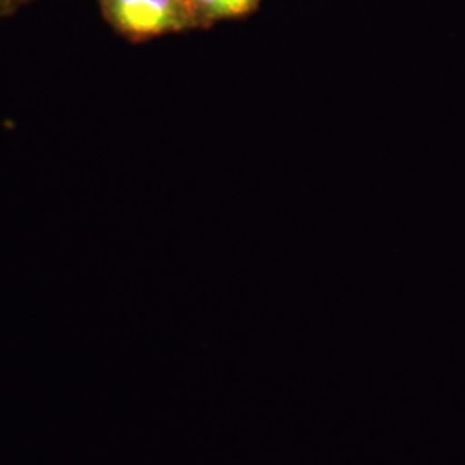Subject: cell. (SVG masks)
Returning a JSON list of instances; mask_svg holds the SVG:
<instances>
[{
  "label": "cell",
  "instance_id": "2",
  "mask_svg": "<svg viewBox=\"0 0 465 465\" xmlns=\"http://www.w3.org/2000/svg\"><path fill=\"white\" fill-rule=\"evenodd\" d=\"M197 17L202 19H230L243 16L259 4V0H190Z\"/></svg>",
  "mask_w": 465,
  "mask_h": 465
},
{
  "label": "cell",
  "instance_id": "1",
  "mask_svg": "<svg viewBox=\"0 0 465 465\" xmlns=\"http://www.w3.org/2000/svg\"><path fill=\"white\" fill-rule=\"evenodd\" d=\"M105 19L134 40L182 32L199 17L190 0H99Z\"/></svg>",
  "mask_w": 465,
  "mask_h": 465
},
{
  "label": "cell",
  "instance_id": "3",
  "mask_svg": "<svg viewBox=\"0 0 465 465\" xmlns=\"http://www.w3.org/2000/svg\"><path fill=\"white\" fill-rule=\"evenodd\" d=\"M13 4V0H0V15Z\"/></svg>",
  "mask_w": 465,
  "mask_h": 465
}]
</instances>
